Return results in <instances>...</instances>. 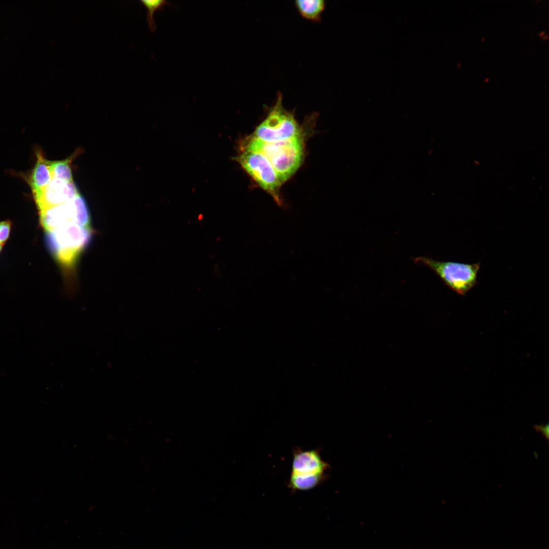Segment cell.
<instances>
[{
	"label": "cell",
	"mask_w": 549,
	"mask_h": 549,
	"mask_svg": "<svg viewBox=\"0 0 549 549\" xmlns=\"http://www.w3.org/2000/svg\"><path fill=\"white\" fill-rule=\"evenodd\" d=\"M295 5L300 15L306 19L318 21L325 8L323 0H297Z\"/></svg>",
	"instance_id": "10"
},
{
	"label": "cell",
	"mask_w": 549,
	"mask_h": 549,
	"mask_svg": "<svg viewBox=\"0 0 549 549\" xmlns=\"http://www.w3.org/2000/svg\"><path fill=\"white\" fill-rule=\"evenodd\" d=\"M79 193L72 182L52 178L38 196L34 197L39 211L73 200Z\"/></svg>",
	"instance_id": "7"
},
{
	"label": "cell",
	"mask_w": 549,
	"mask_h": 549,
	"mask_svg": "<svg viewBox=\"0 0 549 549\" xmlns=\"http://www.w3.org/2000/svg\"><path fill=\"white\" fill-rule=\"evenodd\" d=\"M11 226L12 222L9 220L0 222V243L3 246L9 237Z\"/></svg>",
	"instance_id": "14"
},
{
	"label": "cell",
	"mask_w": 549,
	"mask_h": 549,
	"mask_svg": "<svg viewBox=\"0 0 549 549\" xmlns=\"http://www.w3.org/2000/svg\"><path fill=\"white\" fill-rule=\"evenodd\" d=\"M140 2L147 9L146 20L150 30L154 32L156 29V24L153 18L154 12L158 10H162L164 7L169 3L162 0H141Z\"/></svg>",
	"instance_id": "13"
},
{
	"label": "cell",
	"mask_w": 549,
	"mask_h": 549,
	"mask_svg": "<svg viewBox=\"0 0 549 549\" xmlns=\"http://www.w3.org/2000/svg\"><path fill=\"white\" fill-rule=\"evenodd\" d=\"M39 212L41 223L46 232L70 222H74L84 227L92 228L88 206L80 194L71 201Z\"/></svg>",
	"instance_id": "6"
},
{
	"label": "cell",
	"mask_w": 549,
	"mask_h": 549,
	"mask_svg": "<svg viewBox=\"0 0 549 549\" xmlns=\"http://www.w3.org/2000/svg\"><path fill=\"white\" fill-rule=\"evenodd\" d=\"M36 156L37 162L28 179L34 197L39 195L52 179V161L45 159L40 150L36 151Z\"/></svg>",
	"instance_id": "9"
},
{
	"label": "cell",
	"mask_w": 549,
	"mask_h": 549,
	"mask_svg": "<svg viewBox=\"0 0 549 549\" xmlns=\"http://www.w3.org/2000/svg\"><path fill=\"white\" fill-rule=\"evenodd\" d=\"M94 234L92 228L70 222L46 232L47 245L67 279L75 273L77 262L89 245Z\"/></svg>",
	"instance_id": "1"
},
{
	"label": "cell",
	"mask_w": 549,
	"mask_h": 549,
	"mask_svg": "<svg viewBox=\"0 0 549 549\" xmlns=\"http://www.w3.org/2000/svg\"><path fill=\"white\" fill-rule=\"evenodd\" d=\"M282 99V94L278 93L276 104L264 121L257 127L252 137L271 143L301 135L293 114L284 108Z\"/></svg>",
	"instance_id": "4"
},
{
	"label": "cell",
	"mask_w": 549,
	"mask_h": 549,
	"mask_svg": "<svg viewBox=\"0 0 549 549\" xmlns=\"http://www.w3.org/2000/svg\"><path fill=\"white\" fill-rule=\"evenodd\" d=\"M243 150L261 152L269 160L283 184L300 167L303 157L302 136L275 142L268 143L253 137L249 138Z\"/></svg>",
	"instance_id": "2"
},
{
	"label": "cell",
	"mask_w": 549,
	"mask_h": 549,
	"mask_svg": "<svg viewBox=\"0 0 549 549\" xmlns=\"http://www.w3.org/2000/svg\"><path fill=\"white\" fill-rule=\"evenodd\" d=\"M73 156L64 160L52 161L51 171L52 178L67 182H72L71 162Z\"/></svg>",
	"instance_id": "12"
},
{
	"label": "cell",
	"mask_w": 549,
	"mask_h": 549,
	"mask_svg": "<svg viewBox=\"0 0 549 549\" xmlns=\"http://www.w3.org/2000/svg\"><path fill=\"white\" fill-rule=\"evenodd\" d=\"M316 450L296 451L293 455L291 473L312 474H323L328 468Z\"/></svg>",
	"instance_id": "8"
},
{
	"label": "cell",
	"mask_w": 549,
	"mask_h": 549,
	"mask_svg": "<svg viewBox=\"0 0 549 549\" xmlns=\"http://www.w3.org/2000/svg\"><path fill=\"white\" fill-rule=\"evenodd\" d=\"M3 245L0 243V253L3 249Z\"/></svg>",
	"instance_id": "16"
},
{
	"label": "cell",
	"mask_w": 549,
	"mask_h": 549,
	"mask_svg": "<svg viewBox=\"0 0 549 549\" xmlns=\"http://www.w3.org/2000/svg\"><path fill=\"white\" fill-rule=\"evenodd\" d=\"M413 260L433 270L447 286L459 294H466L476 285L479 262L439 261L425 257H416Z\"/></svg>",
	"instance_id": "3"
},
{
	"label": "cell",
	"mask_w": 549,
	"mask_h": 549,
	"mask_svg": "<svg viewBox=\"0 0 549 549\" xmlns=\"http://www.w3.org/2000/svg\"><path fill=\"white\" fill-rule=\"evenodd\" d=\"M246 171L279 206L283 204L280 189L282 183L268 159L261 152L243 150L237 158Z\"/></svg>",
	"instance_id": "5"
},
{
	"label": "cell",
	"mask_w": 549,
	"mask_h": 549,
	"mask_svg": "<svg viewBox=\"0 0 549 549\" xmlns=\"http://www.w3.org/2000/svg\"><path fill=\"white\" fill-rule=\"evenodd\" d=\"M323 474H304L291 473L289 485L296 490H307L319 484L324 477Z\"/></svg>",
	"instance_id": "11"
},
{
	"label": "cell",
	"mask_w": 549,
	"mask_h": 549,
	"mask_svg": "<svg viewBox=\"0 0 549 549\" xmlns=\"http://www.w3.org/2000/svg\"><path fill=\"white\" fill-rule=\"evenodd\" d=\"M536 432H540L546 439H548V424L535 425L534 426Z\"/></svg>",
	"instance_id": "15"
}]
</instances>
